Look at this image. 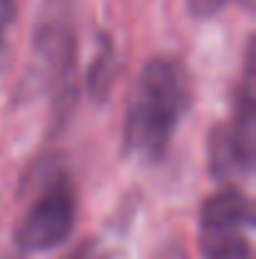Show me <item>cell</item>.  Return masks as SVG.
Returning a JSON list of instances; mask_svg holds the SVG:
<instances>
[{
	"label": "cell",
	"instance_id": "ba28073f",
	"mask_svg": "<svg viewBox=\"0 0 256 259\" xmlns=\"http://www.w3.org/2000/svg\"><path fill=\"white\" fill-rule=\"evenodd\" d=\"M229 0H186V8L193 18H211L216 15Z\"/></svg>",
	"mask_w": 256,
	"mask_h": 259
},
{
	"label": "cell",
	"instance_id": "5b68a950",
	"mask_svg": "<svg viewBox=\"0 0 256 259\" xmlns=\"http://www.w3.org/2000/svg\"><path fill=\"white\" fill-rule=\"evenodd\" d=\"M254 224V204L241 189H221L206 199L201 209V232L203 234H229L241 232Z\"/></svg>",
	"mask_w": 256,
	"mask_h": 259
},
{
	"label": "cell",
	"instance_id": "7a4b0ae2",
	"mask_svg": "<svg viewBox=\"0 0 256 259\" xmlns=\"http://www.w3.org/2000/svg\"><path fill=\"white\" fill-rule=\"evenodd\" d=\"M251 51H249V66H246V81L239 93V103L234 111V118L229 123H221L209 136V164L216 179H231L251 171L254 166V141H256V113H254V93H251Z\"/></svg>",
	"mask_w": 256,
	"mask_h": 259
},
{
	"label": "cell",
	"instance_id": "30bf717a",
	"mask_svg": "<svg viewBox=\"0 0 256 259\" xmlns=\"http://www.w3.org/2000/svg\"><path fill=\"white\" fill-rule=\"evenodd\" d=\"M156 259H186V254H183L181 247H169V249H164Z\"/></svg>",
	"mask_w": 256,
	"mask_h": 259
},
{
	"label": "cell",
	"instance_id": "277c9868",
	"mask_svg": "<svg viewBox=\"0 0 256 259\" xmlns=\"http://www.w3.org/2000/svg\"><path fill=\"white\" fill-rule=\"evenodd\" d=\"M33 51H35L43 76L56 88V121L63 123L76 101V86H73L76 61H78L76 35L61 20L43 23L33 38Z\"/></svg>",
	"mask_w": 256,
	"mask_h": 259
},
{
	"label": "cell",
	"instance_id": "8992f818",
	"mask_svg": "<svg viewBox=\"0 0 256 259\" xmlns=\"http://www.w3.org/2000/svg\"><path fill=\"white\" fill-rule=\"evenodd\" d=\"M113 73H116V53H113L111 40L103 35L100 51L95 53L93 66H90V73H88V91H90V96H93L98 103L106 101V96H108V91H111Z\"/></svg>",
	"mask_w": 256,
	"mask_h": 259
},
{
	"label": "cell",
	"instance_id": "6da1fadb",
	"mask_svg": "<svg viewBox=\"0 0 256 259\" xmlns=\"http://www.w3.org/2000/svg\"><path fill=\"white\" fill-rule=\"evenodd\" d=\"M191 83L181 61L169 56L151 58L128 98L126 144L133 154L159 161L171 144V136L188 108Z\"/></svg>",
	"mask_w": 256,
	"mask_h": 259
},
{
	"label": "cell",
	"instance_id": "52a82bcc",
	"mask_svg": "<svg viewBox=\"0 0 256 259\" xmlns=\"http://www.w3.org/2000/svg\"><path fill=\"white\" fill-rule=\"evenodd\" d=\"M203 254L206 259H254L251 247L241 232L203 234Z\"/></svg>",
	"mask_w": 256,
	"mask_h": 259
},
{
	"label": "cell",
	"instance_id": "9c48e42d",
	"mask_svg": "<svg viewBox=\"0 0 256 259\" xmlns=\"http://www.w3.org/2000/svg\"><path fill=\"white\" fill-rule=\"evenodd\" d=\"M15 18V0H0V40Z\"/></svg>",
	"mask_w": 256,
	"mask_h": 259
},
{
	"label": "cell",
	"instance_id": "3957f363",
	"mask_svg": "<svg viewBox=\"0 0 256 259\" xmlns=\"http://www.w3.org/2000/svg\"><path fill=\"white\" fill-rule=\"evenodd\" d=\"M76 224V196L66 179H56L30 206L15 229V244L23 252H45L66 242Z\"/></svg>",
	"mask_w": 256,
	"mask_h": 259
},
{
	"label": "cell",
	"instance_id": "8fae6325",
	"mask_svg": "<svg viewBox=\"0 0 256 259\" xmlns=\"http://www.w3.org/2000/svg\"><path fill=\"white\" fill-rule=\"evenodd\" d=\"M68 259H90V252H88V247H83L81 252H76V254H71Z\"/></svg>",
	"mask_w": 256,
	"mask_h": 259
}]
</instances>
